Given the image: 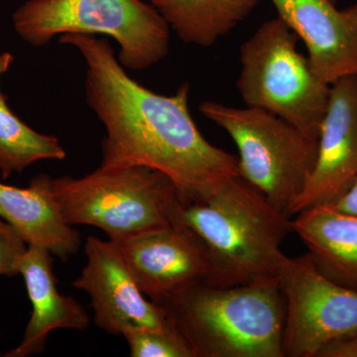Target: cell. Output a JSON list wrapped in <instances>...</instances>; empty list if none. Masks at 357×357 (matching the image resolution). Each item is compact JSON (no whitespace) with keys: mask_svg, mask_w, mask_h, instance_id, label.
I'll return each instance as SVG.
<instances>
[{"mask_svg":"<svg viewBox=\"0 0 357 357\" xmlns=\"http://www.w3.org/2000/svg\"><path fill=\"white\" fill-rule=\"evenodd\" d=\"M27 248L16 230L0 218V276L18 275V262Z\"/></svg>","mask_w":357,"mask_h":357,"instance_id":"d6986e66","label":"cell"},{"mask_svg":"<svg viewBox=\"0 0 357 357\" xmlns=\"http://www.w3.org/2000/svg\"><path fill=\"white\" fill-rule=\"evenodd\" d=\"M86 263L72 285L88 294L98 328L122 335L129 328L171 326L165 312L147 298L114 241L89 236L84 245Z\"/></svg>","mask_w":357,"mask_h":357,"instance_id":"30bf717a","label":"cell"},{"mask_svg":"<svg viewBox=\"0 0 357 357\" xmlns=\"http://www.w3.org/2000/svg\"><path fill=\"white\" fill-rule=\"evenodd\" d=\"M13 54L7 53V52L0 54V77L9 70L10 66L13 65Z\"/></svg>","mask_w":357,"mask_h":357,"instance_id":"7402d4cb","label":"cell"},{"mask_svg":"<svg viewBox=\"0 0 357 357\" xmlns=\"http://www.w3.org/2000/svg\"><path fill=\"white\" fill-rule=\"evenodd\" d=\"M43 177L68 225L98 227L112 241L171 225L181 198L170 178L145 166H100L79 178Z\"/></svg>","mask_w":357,"mask_h":357,"instance_id":"277c9868","label":"cell"},{"mask_svg":"<svg viewBox=\"0 0 357 357\" xmlns=\"http://www.w3.org/2000/svg\"><path fill=\"white\" fill-rule=\"evenodd\" d=\"M199 110L236 143L239 176L290 217L316 164L319 141L264 109L204 102Z\"/></svg>","mask_w":357,"mask_h":357,"instance_id":"52a82bcc","label":"cell"},{"mask_svg":"<svg viewBox=\"0 0 357 357\" xmlns=\"http://www.w3.org/2000/svg\"><path fill=\"white\" fill-rule=\"evenodd\" d=\"M357 178V75L331 86L318 156L306 185L289 215L335 203Z\"/></svg>","mask_w":357,"mask_h":357,"instance_id":"8fae6325","label":"cell"},{"mask_svg":"<svg viewBox=\"0 0 357 357\" xmlns=\"http://www.w3.org/2000/svg\"><path fill=\"white\" fill-rule=\"evenodd\" d=\"M86 63V102L105 126L100 167L145 166L165 174L185 201L206 198L239 176L238 158L208 142L190 114V84L162 96L128 76L107 40L64 34Z\"/></svg>","mask_w":357,"mask_h":357,"instance_id":"6da1fadb","label":"cell"},{"mask_svg":"<svg viewBox=\"0 0 357 357\" xmlns=\"http://www.w3.org/2000/svg\"><path fill=\"white\" fill-rule=\"evenodd\" d=\"M333 2H335V4H337V0H332Z\"/></svg>","mask_w":357,"mask_h":357,"instance_id":"603a6c76","label":"cell"},{"mask_svg":"<svg viewBox=\"0 0 357 357\" xmlns=\"http://www.w3.org/2000/svg\"><path fill=\"white\" fill-rule=\"evenodd\" d=\"M0 218L28 245L46 249L60 259H67L81 248V236L61 217L43 175L33 178L26 188L0 183Z\"/></svg>","mask_w":357,"mask_h":357,"instance_id":"5bb4252c","label":"cell"},{"mask_svg":"<svg viewBox=\"0 0 357 357\" xmlns=\"http://www.w3.org/2000/svg\"><path fill=\"white\" fill-rule=\"evenodd\" d=\"M325 206L344 211V213L357 215V178L351 187L349 188V191L345 192L342 198L338 199L335 203L325 204Z\"/></svg>","mask_w":357,"mask_h":357,"instance_id":"44dd1931","label":"cell"},{"mask_svg":"<svg viewBox=\"0 0 357 357\" xmlns=\"http://www.w3.org/2000/svg\"><path fill=\"white\" fill-rule=\"evenodd\" d=\"M121 335L132 357H194L187 340L172 325L162 328L135 326Z\"/></svg>","mask_w":357,"mask_h":357,"instance_id":"ac0fdd59","label":"cell"},{"mask_svg":"<svg viewBox=\"0 0 357 357\" xmlns=\"http://www.w3.org/2000/svg\"><path fill=\"white\" fill-rule=\"evenodd\" d=\"M67 152L57 137L26 126L11 112L0 91V174L2 178L21 173L42 160H64Z\"/></svg>","mask_w":357,"mask_h":357,"instance_id":"e0dca14e","label":"cell"},{"mask_svg":"<svg viewBox=\"0 0 357 357\" xmlns=\"http://www.w3.org/2000/svg\"><path fill=\"white\" fill-rule=\"evenodd\" d=\"M156 304L194 357H284L285 299L277 278L196 286Z\"/></svg>","mask_w":357,"mask_h":357,"instance_id":"7a4b0ae2","label":"cell"},{"mask_svg":"<svg viewBox=\"0 0 357 357\" xmlns=\"http://www.w3.org/2000/svg\"><path fill=\"white\" fill-rule=\"evenodd\" d=\"M185 43L210 47L252 13L260 0H148Z\"/></svg>","mask_w":357,"mask_h":357,"instance_id":"2e32d148","label":"cell"},{"mask_svg":"<svg viewBox=\"0 0 357 357\" xmlns=\"http://www.w3.org/2000/svg\"><path fill=\"white\" fill-rule=\"evenodd\" d=\"M32 305L31 318L22 340L6 357H27L46 349L49 335L56 330L86 331L89 317L84 307L58 290L53 255L46 249L28 245L17 265Z\"/></svg>","mask_w":357,"mask_h":357,"instance_id":"4fadbf2b","label":"cell"},{"mask_svg":"<svg viewBox=\"0 0 357 357\" xmlns=\"http://www.w3.org/2000/svg\"><path fill=\"white\" fill-rule=\"evenodd\" d=\"M172 223L191 229L234 284L277 278L294 232L293 218L241 176L225 181L210 196L180 201Z\"/></svg>","mask_w":357,"mask_h":357,"instance_id":"3957f363","label":"cell"},{"mask_svg":"<svg viewBox=\"0 0 357 357\" xmlns=\"http://www.w3.org/2000/svg\"><path fill=\"white\" fill-rule=\"evenodd\" d=\"M293 229L321 273L357 290V215L314 206L295 215Z\"/></svg>","mask_w":357,"mask_h":357,"instance_id":"9a60e30c","label":"cell"},{"mask_svg":"<svg viewBox=\"0 0 357 357\" xmlns=\"http://www.w3.org/2000/svg\"><path fill=\"white\" fill-rule=\"evenodd\" d=\"M298 41L280 17L263 23L241 45L236 86L246 107L271 112L319 141L331 86L314 74Z\"/></svg>","mask_w":357,"mask_h":357,"instance_id":"8992f818","label":"cell"},{"mask_svg":"<svg viewBox=\"0 0 357 357\" xmlns=\"http://www.w3.org/2000/svg\"><path fill=\"white\" fill-rule=\"evenodd\" d=\"M317 357H357V333L331 342Z\"/></svg>","mask_w":357,"mask_h":357,"instance_id":"ffe728a7","label":"cell"},{"mask_svg":"<svg viewBox=\"0 0 357 357\" xmlns=\"http://www.w3.org/2000/svg\"><path fill=\"white\" fill-rule=\"evenodd\" d=\"M277 279L285 299L284 357H317L331 342L357 333V290L328 279L309 253L285 255Z\"/></svg>","mask_w":357,"mask_h":357,"instance_id":"ba28073f","label":"cell"},{"mask_svg":"<svg viewBox=\"0 0 357 357\" xmlns=\"http://www.w3.org/2000/svg\"><path fill=\"white\" fill-rule=\"evenodd\" d=\"M278 17L307 49V61L321 82L332 86L357 75V2L337 9L332 0H271Z\"/></svg>","mask_w":357,"mask_h":357,"instance_id":"7c38bea8","label":"cell"},{"mask_svg":"<svg viewBox=\"0 0 357 357\" xmlns=\"http://www.w3.org/2000/svg\"><path fill=\"white\" fill-rule=\"evenodd\" d=\"M143 294L157 301L196 286L234 285L191 229L171 223L114 241Z\"/></svg>","mask_w":357,"mask_h":357,"instance_id":"9c48e42d","label":"cell"},{"mask_svg":"<svg viewBox=\"0 0 357 357\" xmlns=\"http://www.w3.org/2000/svg\"><path fill=\"white\" fill-rule=\"evenodd\" d=\"M13 23L34 47L58 35H107L119 45V63L129 70L156 65L170 46L168 23L142 0H27L14 11Z\"/></svg>","mask_w":357,"mask_h":357,"instance_id":"5b68a950","label":"cell"}]
</instances>
